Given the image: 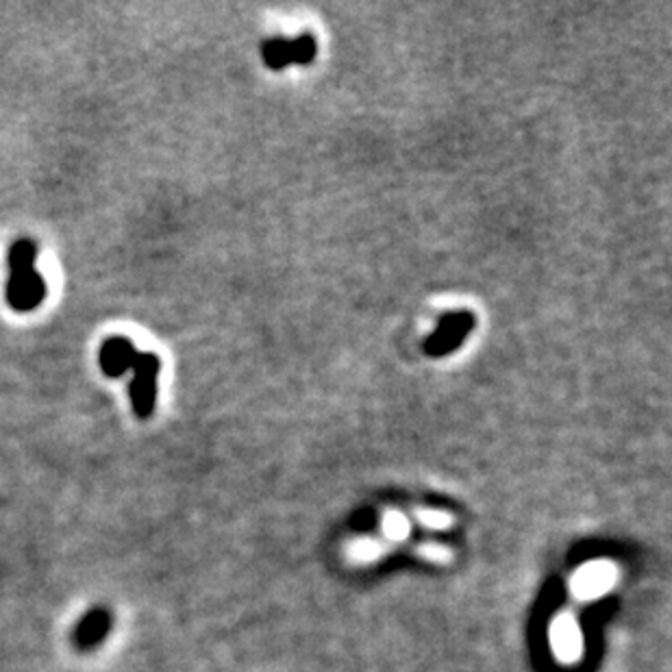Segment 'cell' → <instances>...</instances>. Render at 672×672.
Here are the masks:
<instances>
[{
	"instance_id": "9c48e42d",
	"label": "cell",
	"mask_w": 672,
	"mask_h": 672,
	"mask_svg": "<svg viewBox=\"0 0 672 672\" xmlns=\"http://www.w3.org/2000/svg\"><path fill=\"white\" fill-rule=\"evenodd\" d=\"M262 55L268 68L273 70H283L285 65H289V40H268L264 47H262Z\"/></svg>"
},
{
	"instance_id": "52a82bcc",
	"label": "cell",
	"mask_w": 672,
	"mask_h": 672,
	"mask_svg": "<svg viewBox=\"0 0 672 672\" xmlns=\"http://www.w3.org/2000/svg\"><path fill=\"white\" fill-rule=\"evenodd\" d=\"M393 544H388L386 540H377V538H357L346 547V553L350 561L355 563H373V561L381 560Z\"/></svg>"
},
{
	"instance_id": "3957f363",
	"label": "cell",
	"mask_w": 672,
	"mask_h": 672,
	"mask_svg": "<svg viewBox=\"0 0 672 672\" xmlns=\"http://www.w3.org/2000/svg\"><path fill=\"white\" fill-rule=\"evenodd\" d=\"M618 581V568L608 560H597L581 566L570 579V594L579 603H592L605 597Z\"/></svg>"
},
{
	"instance_id": "6da1fadb",
	"label": "cell",
	"mask_w": 672,
	"mask_h": 672,
	"mask_svg": "<svg viewBox=\"0 0 672 672\" xmlns=\"http://www.w3.org/2000/svg\"><path fill=\"white\" fill-rule=\"evenodd\" d=\"M38 244L31 237H18L7 251L4 301L18 314L35 312L49 294V285L35 268Z\"/></svg>"
},
{
	"instance_id": "7a4b0ae2",
	"label": "cell",
	"mask_w": 672,
	"mask_h": 672,
	"mask_svg": "<svg viewBox=\"0 0 672 672\" xmlns=\"http://www.w3.org/2000/svg\"><path fill=\"white\" fill-rule=\"evenodd\" d=\"M131 370L133 379L129 384V398L133 414L140 420H149L157 407V381L162 373V359L155 353H138Z\"/></svg>"
},
{
	"instance_id": "ba28073f",
	"label": "cell",
	"mask_w": 672,
	"mask_h": 672,
	"mask_svg": "<svg viewBox=\"0 0 672 672\" xmlns=\"http://www.w3.org/2000/svg\"><path fill=\"white\" fill-rule=\"evenodd\" d=\"M381 529H384V536H386V542L388 544H400L409 538L411 533V525L409 520L400 513V511H386L384 513V520H381Z\"/></svg>"
},
{
	"instance_id": "8fae6325",
	"label": "cell",
	"mask_w": 672,
	"mask_h": 672,
	"mask_svg": "<svg viewBox=\"0 0 672 672\" xmlns=\"http://www.w3.org/2000/svg\"><path fill=\"white\" fill-rule=\"evenodd\" d=\"M416 516V522L425 529H431V531H445L452 527V516L447 511H438V509H416L414 511Z\"/></svg>"
},
{
	"instance_id": "277c9868",
	"label": "cell",
	"mask_w": 672,
	"mask_h": 672,
	"mask_svg": "<svg viewBox=\"0 0 672 672\" xmlns=\"http://www.w3.org/2000/svg\"><path fill=\"white\" fill-rule=\"evenodd\" d=\"M475 327V316L470 312H450L445 314L436 327V332L427 337L425 353L429 357H445L470 336Z\"/></svg>"
},
{
	"instance_id": "8992f818",
	"label": "cell",
	"mask_w": 672,
	"mask_h": 672,
	"mask_svg": "<svg viewBox=\"0 0 672 672\" xmlns=\"http://www.w3.org/2000/svg\"><path fill=\"white\" fill-rule=\"evenodd\" d=\"M135 344L124 336L108 337L101 348H99V366L105 377L110 379H120L124 377L138 357Z\"/></svg>"
},
{
	"instance_id": "7c38bea8",
	"label": "cell",
	"mask_w": 672,
	"mask_h": 672,
	"mask_svg": "<svg viewBox=\"0 0 672 672\" xmlns=\"http://www.w3.org/2000/svg\"><path fill=\"white\" fill-rule=\"evenodd\" d=\"M416 558L429 561V563H438V566H447L452 561V549L447 544H438V542H422L414 549Z\"/></svg>"
},
{
	"instance_id": "5b68a950",
	"label": "cell",
	"mask_w": 672,
	"mask_h": 672,
	"mask_svg": "<svg viewBox=\"0 0 672 672\" xmlns=\"http://www.w3.org/2000/svg\"><path fill=\"white\" fill-rule=\"evenodd\" d=\"M551 649L561 664H577L583 655V635L577 618L570 612H561L560 617L551 622L549 631Z\"/></svg>"
},
{
	"instance_id": "30bf717a",
	"label": "cell",
	"mask_w": 672,
	"mask_h": 672,
	"mask_svg": "<svg viewBox=\"0 0 672 672\" xmlns=\"http://www.w3.org/2000/svg\"><path fill=\"white\" fill-rule=\"evenodd\" d=\"M316 57V40L309 33L298 35L296 40L289 42V63H301L307 65Z\"/></svg>"
}]
</instances>
